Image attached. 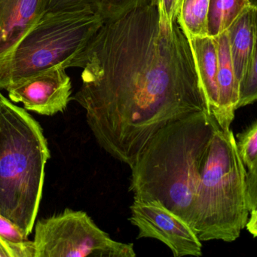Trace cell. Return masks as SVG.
Here are the masks:
<instances>
[{
	"label": "cell",
	"instance_id": "obj_1",
	"mask_svg": "<svg viewBox=\"0 0 257 257\" xmlns=\"http://www.w3.org/2000/svg\"><path fill=\"white\" fill-rule=\"evenodd\" d=\"M76 67L82 85L71 100L99 146L130 168L158 131L210 112L189 40L161 20L156 2L103 22Z\"/></svg>",
	"mask_w": 257,
	"mask_h": 257
},
{
	"label": "cell",
	"instance_id": "obj_2",
	"mask_svg": "<svg viewBox=\"0 0 257 257\" xmlns=\"http://www.w3.org/2000/svg\"><path fill=\"white\" fill-rule=\"evenodd\" d=\"M218 126L205 110L158 131L131 168L134 201L159 203L194 231L197 189Z\"/></svg>",
	"mask_w": 257,
	"mask_h": 257
},
{
	"label": "cell",
	"instance_id": "obj_3",
	"mask_svg": "<svg viewBox=\"0 0 257 257\" xmlns=\"http://www.w3.org/2000/svg\"><path fill=\"white\" fill-rule=\"evenodd\" d=\"M50 159L38 121L0 92V213L32 233Z\"/></svg>",
	"mask_w": 257,
	"mask_h": 257
},
{
	"label": "cell",
	"instance_id": "obj_4",
	"mask_svg": "<svg viewBox=\"0 0 257 257\" xmlns=\"http://www.w3.org/2000/svg\"><path fill=\"white\" fill-rule=\"evenodd\" d=\"M246 169L231 130L216 127L201 170L195 204L194 232L201 242L234 241L246 228L249 210Z\"/></svg>",
	"mask_w": 257,
	"mask_h": 257
},
{
	"label": "cell",
	"instance_id": "obj_5",
	"mask_svg": "<svg viewBox=\"0 0 257 257\" xmlns=\"http://www.w3.org/2000/svg\"><path fill=\"white\" fill-rule=\"evenodd\" d=\"M103 22L88 8L46 12L15 51L0 76V90L55 66L76 67L78 58Z\"/></svg>",
	"mask_w": 257,
	"mask_h": 257
},
{
	"label": "cell",
	"instance_id": "obj_6",
	"mask_svg": "<svg viewBox=\"0 0 257 257\" xmlns=\"http://www.w3.org/2000/svg\"><path fill=\"white\" fill-rule=\"evenodd\" d=\"M35 257H135L133 243L116 241L100 229L86 212L67 208L39 219Z\"/></svg>",
	"mask_w": 257,
	"mask_h": 257
},
{
	"label": "cell",
	"instance_id": "obj_7",
	"mask_svg": "<svg viewBox=\"0 0 257 257\" xmlns=\"http://www.w3.org/2000/svg\"><path fill=\"white\" fill-rule=\"evenodd\" d=\"M130 209L129 220L139 230L137 238L160 240L174 257L202 255V242L193 230L159 203L134 201Z\"/></svg>",
	"mask_w": 257,
	"mask_h": 257
},
{
	"label": "cell",
	"instance_id": "obj_8",
	"mask_svg": "<svg viewBox=\"0 0 257 257\" xmlns=\"http://www.w3.org/2000/svg\"><path fill=\"white\" fill-rule=\"evenodd\" d=\"M67 69L58 65L10 83V100L23 103L25 109L40 115L63 112L71 100L72 84Z\"/></svg>",
	"mask_w": 257,
	"mask_h": 257
},
{
	"label": "cell",
	"instance_id": "obj_9",
	"mask_svg": "<svg viewBox=\"0 0 257 257\" xmlns=\"http://www.w3.org/2000/svg\"><path fill=\"white\" fill-rule=\"evenodd\" d=\"M49 0H0V76L24 37L47 12Z\"/></svg>",
	"mask_w": 257,
	"mask_h": 257
},
{
	"label": "cell",
	"instance_id": "obj_10",
	"mask_svg": "<svg viewBox=\"0 0 257 257\" xmlns=\"http://www.w3.org/2000/svg\"><path fill=\"white\" fill-rule=\"evenodd\" d=\"M218 53V109L213 118L225 132L231 130L238 103V82L236 79L230 54L226 31L215 37Z\"/></svg>",
	"mask_w": 257,
	"mask_h": 257
},
{
	"label": "cell",
	"instance_id": "obj_11",
	"mask_svg": "<svg viewBox=\"0 0 257 257\" xmlns=\"http://www.w3.org/2000/svg\"><path fill=\"white\" fill-rule=\"evenodd\" d=\"M256 10L253 3L243 10L226 31L233 68L238 83L249 58L256 49Z\"/></svg>",
	"mask_w": 257,
	"mask_h": 257
},
{
	"label": "cell",
	"instance_id": "obj_12",
	"mask_svg": "<svg viewBox=\"0 0 257 257\" xmlns=\"http://www.w3.org/2000/svg\"><path fill=\"white\" fill-rule=\"evenodd\" d=\"M197 72L207 97L210 113L214 117L218 109V53L213 37H198L189 39Z\"/></svg>",
	"mask_w": 257,
	"mask_h": 257
},
{
	"label": "cell",
	"instance_id": "obj_13",
	"mask_svg": "<svg viewBox=\"0 0 257 257\" xmlns=\"http://www.w3.org/2000/svg\"><path fill=\"white\" fill-rule=\"evenodd\" d=\"M156 0H49L47 12L88 8L97 13L103 22L114 20L138 7Z\"/></svg>",
	"mask_w": 257,
	"mask_h": 257
},
{
	"label": "cell",
	"instance_id": "obj_14",
	"mask_svg": "<svg viewBox=\"0 0 257 257\" xmlns=\"http://www.w3.org/2000/svg\"><path fill=\"white\" fill-rule=\"evenodd\" d=\"M252 0H210L207 15L208 37H215L225 32Z\"/></svg>",
	"mask_w": 257,
	"mask_h": 257
},
{
	"label": "cell",
	"instance_id": "obj_15",
	"mask_svg": "<svg viewBox=\"0 0 257 257\" xmlns=\"http://www.w3.org/2000/svg\"><path fill=\"white\" fill-rule=\"evenodd\" d=\"M209 3L210 0H182L177 22L188 39L207 36Z\"/></svg>",
	"mask_w": 257,
	"mask_h": 257
},
{
	"label": "cell",
	"instance_id": "obj_16",
	"mask_svg": "<svg viewBox=\"0 0 257 257\" xmlns=\"http://www.w3.org/2000/svg\"><path fill=\"white\" fill-rule=\"evenodd\" d=\"M239 157L246 171L257 170V121H252L235 138Z\"/></svg>",
	"mask_w": 257,
	"mask_h": 257
},
{
	"label": "cell",
	"instance_id": "obj_17",
	"mask_svg": "<svg viewBox=\"0 0 257 257\" xmlns=\"http://www.w3.org/2000/svg\"><path fill=\"white\" fill-rule=\"evenodd\" d=\"M257 99V54L254 51L238 83L239 109L255 103Z\"/></svg>",
	"mask_w": 257,
	"mask_h": 257
},
{
	"label": "cell",
	"instance_id": "obj_18",
	"mask_svg": "<svg viewBox=\"0 0 257 257\" xmlns=\"http://www.w3.org/2000/svg\"><path fill=\"white\" fill-rule=\"evenodd\" d=\"M0 257H35L34 242H13L0 237Z\"/></svg>",
	"mask_w": 257,
	"mask_h": 257
},
{
	"label": "cell",
	"instance_id": "obj_19",
	"mask_svg": "<svg viewBox=\"0 0 257 257\" xmlns=\"http://www.w3.org/2000/svg\"><path fill=\"white\" fill-rule=\"evenodd\" d=\"M0 237L13 242L29 240L28 235L17 225L0 213Z\"/></svg>",
	"mask_w": 257,
	"mask_h": 257
},
{
	"label": "cell",
	"instance_id": "obj_20",
	"mask_svg": "<svg viewBox=\"0 0 257 257\" xmlns=\"http://www.w3.org/2000/svg\"><path fill=\"white\" fill-rule=\"evenodd\" d=\"M181 2L182 0H156L159 16L164 23L171 26L177 22Z\"/></svg>",
	"mask_w": 257,
	"mask_h": 257
},
{
	"label": "cell",
	"instance_id": "obj_21",
	"mask_svg": "<svg viewBox=\"0 0 257 257\" xmlns=\"http://www.w3.org/2000/svg\"><path fill=\"white\" fill-rule=\"evenodd\" d=\"M252 1H253V2H255V0H252Z\"/></svg>",
	"mask_w": 257,
	"mask_h": 257
}]
</instances>
